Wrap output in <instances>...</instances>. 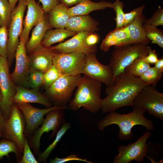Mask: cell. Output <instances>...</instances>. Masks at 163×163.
<instances>
[{
	"label": "cell",
	"mask_w": 163,
	"mask_h": 163,
	"mask_svg": "<svg viewBox=\"0 0 163 163\" xmlns=\"http://www.w3.org/2000/svg\"><path fill=\"white\" fill-rule=\"evenodd\" d=\"M147 85L139 77L121 73L113 79L105 90L107 96L102 99L101 110L105 113L125 106L133 107V100Z\"/></svg>",
	"instance_id": "6da1fadb"
},
{
	"label": "cell",
	"mask_w": 163,
	"mask_h": 163,
	"mask_svg": "<svg viewBox=\"0 0 163 163\" xmlns=\"http://www.w3.org/2000/svg\"><path fill=\"white\" fill-rule=\"evenodd\" d=\"M133 111L126 114H121L114 112H109L97 124L98 129L103 131L105 128L115 124L119 128L118 139L122 141L131 139L133 136L132 129L136 125H140L145 127L147 130L154 129L152 121L145 118L144 114L146 112L144 110L133 107Z\"/></svg>",
	"instance_id": "7a4b0ae2"
},
{
	"label": "cell",
	"mask_w": 163,
	"mask_h": 163,
	"mask_svg": "<svg viewBox=\"0 0 163 163\" xmlns=\"http://www.w3.org/2000/svg\"><path fill=\"white\" fill-rule=\"evenodd\" d=\"M102 83L86 76H80L74 97L69 103V109L77 111L81 107L95 113L101 110Z\"/></svg>",
	"instance_id": "3957f363"
},
{
	"label": "cell",
	"mask_w": 163,
	"mask_h": 163,
	"mask_svg": "<svg viewBox=\"0 0 163 163\" xmlns=\"http://www.w3.org/2000/svg\"><path fill=\"white\" fill-rule=\"evenodd\" d=\"M152 50L148 44L142 43L114 47L109 64L113 73V79L124 72L125 68L134 60L146 56Z\"/></svg>",
	"instance_id": "277c9868"
},
{
	"label": "cell",
	"mask_w": 163,
	"mask_h": 163,
	"mask_svg": "<svg viewBox=\"0 0 163 163\" xmlns=\"http://www.w3.org/2000/svg\"><path fill=\"white\" fill-rule=\"evenodd\" d=\"M80 75H62L46 88V95L53 106H66L76 87Z\"/></svg>",
	"instance_id": "5b68a950"
},
{
	"label": "cell",
	"mask_w": 163,
	"mask_h": 163,
	"mask_svg": "<svg viewBox=\"0 0 163 163\" xmlns=\"http://www.w3.org/2000/svg\"><path fill=\"white\" fill-rule=\"evenodd\" d=\"M27 7L26 0H19L17 6L12 10L8 30L7 61L9 67L14 59L16 50L20 43V37L23 29V19Z\"/></svg>",
	"instance_id": "8992f818"
},
{
	"label": "cell",
	"mask_w": 163,
	"mask_h": 163,
	"mask_svg": "<svg viewBox=\"0 0 163 163\" xmlns=\"http://www.w3.org/2000/svg\"><path fill=\"white\" fill-rule=\"evenodd\" d=\"M64 110L62 109H56L48 112L46 114V117L41 125L27 139L30 148L33 149L35 155L37 156L41 152L40 141L43 134L52 131L49 138H53L65 122Z\"/></svg>",
	"instance_id": "52a82bcc"
},
{
	"label": "cell",
	"mask_w": 163,
	"mask_h": 163,
	"mask_svg": "<svg viewBox=\"0 0 163 163\" xmlns=\"http://www.w3.org/2000/svg\"><path fill=\"white\" fill-rule=\"evenodd\" d=\"M133 107L143 109L157 118L163 120V94L155 87L145 86L134 98Z\"/></svg>",
	"instance_id": "ba28073f"
},
{
	"label": "cell",
	"mask_w": 163,
	"mask_h": 163,
	"mask_svg": "<svg viewBox=\"0 0 163 163\" xmlns=\"http://www.w3.org/2000/svg\"><path fill=\"white\" fill-rule=\"evenodd\" d=\"M9 68L7 58L0 56L1 109L6 120L10 116L14 104L12 99L16 92V85L10 77Z\"/></svg>",
	"instance_id": "9c48e42d"
},
{
	"label": "cell",
	"mask_w": 163,
	"mask_h": 163,
	"mask_svg": "<svg viewBox=\"0 0 163 163\" xmlns=\"http://www.w3.org/2000/svg\"><path fill=\"white\" fill-rule=\"evenodd\" d=\"M151 132L147 130L134 142L126 146L119 145L117 147L119 153L113 158L114 163H129L133 161L139 163L143 162L147 152V140Z\"/></svg>",
	"instance_id": "30bf717a"
},
{
	"label": "cell",
	"mask_w": 163,
	"mask_h": 163,
	"mask_svg": "<svg viewBox=\"0 0 163 163\" xmlns=\"http://www.w3.org/2000/svg\"><path fill=\"white\" fill-rule=\"evenodd\" d=\"M26 123L21 111L14 103L10 116L6 120L4 138L13 142L23 153L25 140L24 131Z\"/></svg>",
	"instance_id": "8fae6325"
},
{
	"label": "cell",
	"mask_w": 163,
	"mask_h": 163,
	"mask_svg": "<svg viewBox=\"0 0 163 163\" xmlns=\"http://www.w3.org/2000/svg\"><path fill=\"white\" fill-rule=\"evenodd\" d=\"M16 104L22 112L24 118L26 123L24 136L27 139L41 125L45 119L44 116L48 112L56 109H69L67 106H53L46 108L40 109L34 107L28 103Z\"/></svg>",
	"instance_id": "7c38bea8"
},
{
	"label": "cell",
	"mask_w": 163,
	"mask_h": 163,
	"mask_svg": "<svg viewBox=\"0 0 163 163\" xmlns=\"http://www.w3.org/2000/svg\"><path fill=\"white\" fill-rule=\"evenodd\" d=\"M85 58V54L80 52L56 53L53 64L62 75L76 76L82 73Z\"/></svg>",
	"instance_id": "4fadbf2b"
},
{
	"label": "cell",
	"mask_w": 163,
	"mask_h": 163,
	"mask_svg": "<svg viewBox=\"0 0 163 163\" xmlns=\"http://www.w3.org/2000/svg\"><path fill=\"white\" fill-rule=\"evenodd\" d=\"M26 43L24 37L20 35V43L15 54V69L13 72L10 74V75L16 85L27 88L29 87L28 78L30 69L29 56L27 55L25 49Z\"/></svg>",
	"instance_id": "5bb4252c"
},
{
	"label": "cell",
	"mask_w": 163,
	"mask_h": 163,
	"mask_svg": "<svg viewBox=\"0 0 163 163\" xmlns=\"http://www.w3.org/2000/svg\"><path fill=\"white\" fill-rule=\"evenodd\" d=\"M95 53H91L85 54V63L82 74L103 83L108 87L113 79L112 72L109 65H104L99 61Z\"/></svg>",
	"instance_id": "9a60e30c"
},
{
	"label": "cell",
	"mask_w": 163,
	"mask_h": 163,
	"mask_svg": "<svg viewBox=\"0 0 163 163\" xmlns=\"http://www.w3.org/2000/svg\"><path fill=\"white\" fill-rule=\"evenodd\" d=\"M90 32L85 31L77 33L71 39L50 48L56 53H66L80 52L85 54L96 53L97 51V46L90 47L85 42V39Z\"/></svg>",
	"instance_id": "2e32d148"
},
{
	"label": "cell",
	"mask_w": 163,
	"mask_h": 163,
	"mask_svg": "<svg viewBox=\"0 0 163 163\" xmlns=\"http://www.w3.org/2000/svg\"><path fill=\"white\" fill-rule=\"evenodd\" d=\"M56 53L50 47L41 45L29 56L30 69L39 70L44 73L53 65V58Z\"/></svg>",
	"instance_id": "e0dca14e"
},
{
	"label": "cell",
	"mask_w": 163,
	"mask_h": 163,
	"mask_svg": "<svg viewBox=\"0 0 163 163\" xmlns=\"http://www.w3.org/2000/svg\"><path fill=\"white\" fill-rule=\"evenodd\" d=\"M26 0L27 9L25 18L23 21L24 28L21 36L24 37L27 43L30 30L44 18L45 12L35 0Z\"/></svg>",
	"instance_id": "ac0fdd59"
},
{
	"label": "cell",
	"mask_w": 163,
	"mask_h": 163,
	"mask_svg": "<svg viewBox=\"0 0 163 163\" xmlns=\"http://www.w3.org/2000/svg\"><path fill=\"white\" fill-rule=\"evenodd\" d=\"M143 10L142 9L140 10L131 23L124 27L128 36V39L121 46L139 43L148 44L150 43V41L146 37L143 27L146 19L143 13Z\"/></svg>",
	"instance_id": "d6986e66"
},
{
	"label": "cell",
	"mask_w": 163,
	"mask_h": 163,
	"mask_svg": "<svg viewBox=\"0 0 163 163\" xmlns=\"http://www.w3.org/2000/svg\"><path fill=\"white\" fill-rule=\"evenodd\" d=\"M16 92L12 99L13 103L20 104L34 103L40 104L46 108L53 106L48 97L39 91L16 85Z\"/></svg>",
	"instance_id": "ffe728a7"
},
{
	"label": "cell",
	"mask_w": 163,
	"mask_h": 163,
	"mask_svg": "<svg viewBox=\"0 0 163 163\" xmlns=\"http://www.w3.org/2000/svg\"><path fill=\"white\" fill-rule=\"evenodd\" d=\"M99 23L88 15L70 17L65 27L68 30L76 33L98 31Z\"/></svg>",
	"instance_id": "44dd1931"
},
{
	"label": "cell",
	"mask_w": 163,
	"mask_h": 163,
	"mask_svg": "<svg viewBox=\"0 0 163 163\" xmlns=\"http://www.w3.org/2000/svg\"><path fill=\"white\" fill-rule=\"evenodd\" d=\"M112 3L106 1L94 2L91 0H82L78 4L69 8L68 12L70 17L77 15H87L92 11L103 10L108 8H112Z\"/></svg>",
	"instance_id": "7402d4cb"
},
{
	"label": "cell",
	"mask_w": 163,
	"mask_h": 163,
	"mask_svg": "<svg viewBox=\"0 0 163 163\" xmlns=\"http://www.w3.org/2000/svg\"><path fill=\"white\" fill-rule=\"evenodd\" d=\"M50 28L48 18L45 16L44 18L35 26L32 30L30 38L25 44L27 53L30 54L34 50L41 45V42L45 34Z\"/></svg>",
	"instance_id": "603a6c76"
},
{
	"label": "cell",
	"mask_w": 163,
	"mask_h": 163,
	"mask_svg": "<svg viewBox=\"0 0 163 163\" xmlns=\"http://www.w3.org/2000/svg\"><path fill=\"white\" fill-rule=\"evenodd\" d=\"M68 7L60 3L54 7L49 12L48 18L50 27L65 28L70 18Z\"/></svg>",
	"instance_id": "cb8c5ba5"
},
{
	"label": "cell",
	"mask_w": 163,
	"mask_h": 163,
	"mask_svg": "<svg viewBox=\"0 0 163 163\" xmlns=\"http://www.w3.org/2000/svg\"><path fill=\"white\" fill-rule=\"evenodd\" d=\"M128 39V36L124 27L112 30L106 36L101 45L100 49L105 52L108 51L110 48L123 45Z\"/></svg>",
	"instance_id": "d4e9b609"
},
{
	"label": "cell",
	"mask_w": 163,
	"mask_h": 163,
	"mask_svg": "<svg viewBox=\"0 0 163 163\" xmlns=\"http://www.w3.org/2000/svg\"><path fill=\"white\" fill-rule=\"evenodd\" d=\"M77 33L65 28L49 29L45 34L41 45L44 47H50L52 44L62 42L68 37L74 36Z\"/></svg>",
	"instance_id": "484cf974"
},
{
	"label": "cell",
	"mask_w": 163,
	"mask_h": 163,
	"mask_svg": "<svg viewBox=\"0 0 163 163\" xmlns=\"http://www.w3.org/2000/svg\"><path fill=\"white\" fill-rule=\"evenodd\" d=\"M71 128L70 123L68 122H65L57 132L56 137L53 142L42 152L38 155L37 159L40 162L46 163L50 155L55 148L66 131Z\"/></svg>",
	"instance_id": "4316f807"
},
{
	"label": "cell",
	"mask_w": 163,
	"mask_h": 163,
	"mask_svg": "<svg viewBox=\"0 0 163 163\" xmlns=\"http://www.w3.org/2000/svg\"><path fill=\"white\" fill-rule=\"evenodd\" d=\"M11 153L15 154L17 162L22 157V153L13 142L5 138L0 140V161L5 156L8 157Z\"/></svg>",
	"instance_id": "83f0119b"
},
{
	"label": "cell",
	"mask_w": 163,
	"mask_h": 163,
	"mask_svg": "<svg viewBox=\"0 0 163 163\" xmlns=\"http://www.w3.org/2000/svg\"><path fill=\"white\" fill-rule=\"evenodd\" d=\"M143 27L146 37L152 43L163 48V32L153 25L144 23Z\"/></svg>",
	"instance_id": "f1b7e54d"
},
{
	"label": "cell",
	"mask_w": 163,
	"mask_h": 163,
	"mask_svg": "<svg viewBox=\"0 0 163 163\" xmlns=\"http://www.w3.org/2000/svg\"><path fill=\"white\" fill-rule=\"evenodd\" d=\"M144 58H138L134 60L125 68V72L130 75L139 77L150 67V64L145 61Z\"/></svg>",
	"instance_id": "f546056e"
},
{
	"label": "cell",
	"mask_w": 163,
	"mask_h": 163,
	"mask_svg": "<svg viewBox=\"0 0 163 163\" xmlns=\"http://www.w3.org/2000/svg\"><path fill=\"white\" fill-rule=\"evenodd\" d=\"M163 72L155 67L150 66L139 77L147 85L155 87L162 78Z\"/></svg>",
	"instance_id": "4dcf8cb0"
},
{
	"label": "cell",
	"mask_w": 163,
	"mask_h": 163,
	"mask_svg": "<svg viewBox=\"0 0 163 163\" xmlns=\"http://www.w3.org/2000/svg\"><path fill=\"white\" fill-rule=\"evenodd\" d=\"M12 11L8 0H0V24L1 26L8 27Z\"/></svg>",
	"instance_id": "1f68e13d"
},
{
	"label": "cell",
	"mask_w": 163,
	"mask_h": 163,
	"mask_svg": "<svg viewBox=\"0 0 163 163\" xmlns=\"http://www.w3.org/2000/svg\"><path fill=\"white\" fill-rule=\"evenodd\" d=\"M28 83L32 89L39 91L40 87L44 84V73L39 70L30 69Z\"/></svg>",
	"instance_id": "d6a6232c"
},
{
	"label": "cell",
	"mask_w": 163,
	"mask_h": 163,
	"mask_svg": "<svg viewBox=\"0 0 163 163\" xmlns=\"http://www.w3.org/2000/svg\"><path fill=\"white\" fill-rule=\"evenodd\" d=\"M112 8L114 9L116 13V27L114 29H121L123 27L125 13L123 11L124 4L120 0H116L114 2L112 3Z\"/></svg>",
	"instance_id": "836d02e7"
},
{
	"label": "cell",
	"mask_w": 163,
	"mask_h": 163,
	"mask_svg": "<svg viewBox=\"0 0 163 163\" xmlns=\"http://www.w3.org/2000/svg\"><path fill=\"white\" fill-rule=\"evenodd\" d=\"M62 75L56 66L53 64L50 68L44 73V85L46 88H47Z\"/></svg>",
	"instance_id": "e575fe53"
},
{
	"label": "cell",
	"mask_w": 163,
	"mask_h": 163,
	"mask_svg": "<svg viewBox=\"0 0 163 163\" xmlns=\"http://www.w3.org/2000/svg\"><path fill=\"white\" fill-rule=\"evenodd\" d=\"M8 30L7 27L2 26L0 27V56L7 57Z\"/></svg>",
	"instance_id": "d590c367"
},
{
	"label": "cell",
	"mask_w": 163,
	"mask_h": 163,
	"mask_svg": "<svg viewBox=\"0 0 163 163\" xmlns=\"http://www.w3.org/2000/svg\"><path fill=\"white\" fill-rule=\"evenodd\" d=\"M17 163H38L32 153L29 145L27 139H26L22 157Z\"/></svg>",
	"instance_id": "8d00e7d4"
},
{
	"label": "cell",
	"mask_w": 163,
	"mask_h": 163,
	"mask_svg": "<svg viewBox=\"0 0 163 163\" xmlns=\"http://www.w3.org/2000/svg\"><path fill=\"white\" fill-rule=\"evenodd\" d=\"M144 23L157 27L163 25V9L160 7L154 12L152 16L145 19Z\"/></svg>",
	"instance_id": "74e56055"
},
{
	"label": "cell",
	"mask_w": 163,
	"mask_h": 163,
	"mask_svg": "<svg viewBox=\"0 0 163 163\" xmlns=\"http://www.w3.org/2000/svg\"><path fill=\"white\" fill-rule=\"evenodd\" d=\"M78 155L75 154H71L63 158H59L56 157L54 159H50V163H63L72 161H81L88 163H92L91 161L87 160L86 159H83L79 157Z\"/></svg>",
	"instance_id": "f35d334b"
},
{
	"label": "cell",
	"mask_w": 163,
	"mask_h": 163,
	"mask_svg": "<svg viewBox=\"0 0 163 163\" xmlns=\"http://www.w3.org/2000/svg\"><path fill=\"white\" fill-rule=\"evenodd\" d=\"M145 5H143L135 8L130 12L125 13L124 17L123 27L131 23L135 19L139 12L144 9Z\"/></svg>",
	"instance_id": "ab89813d"
},
{
	"label": "cell",
	"mask_w": 163,
	"mask_h": 163,
	"mask_svg": "<svg viewBox=\"0 0 163 163\" xmlns=\"http://www.w3.org/2000/svg\"><path fill=\"white\" fill-rule=\"evenodd\" d=\"M41 3L42 8L45 13L49 12L55 6L60 2L59 0H39Z\"/></svg>",
	"instance_id": "60d3db41"
},
{
	"label": "cell",
	"mask_w": 163,
	"mask_h": 163,
	"mask_svg": "<svg viewBox=\"0 0 163 163\" xmlns=\"http://www.w3.org/2000/svg\"><path fill=\"white\" fill-rule=\"evenodd\" d=\"M98 35L94 33L90 32L86 36L85 42L86 45L90 47L95 46L99 40Z\"/></svg>",
	"instance_id": "b9f144b4"
},
{
	"label": "cell",
	"mask_w": 163,
	"mask_h": 163,
	"mask_svg": "<svg viewBox=\"0 0 163 163\" xmlns=\"http://www.w3.org/2000/svg\"><path fill=\"white\" fill-rule=\"evenodd\" d=\"M147 62L150 64H155L158 60V55L155 50H152L148 55L143 58Z\"/></svg>",
	"instance_id": "7bdbcfd3"
},
{
	"label": "cell",
	"mask_w": 163,
	"mask_h": 163,
	"mask_svg": "<svg viewBox=\"0 0 163 163\" xmlns=\"http://www.w3.org/2000/svg\"><path fill=\"white\" fill-rule=\"evenodd\" d=\"M6 120L0 108V139L5 138Z\"/></svg>",
	"instance_id": "ee69618b"
},
{
	"label": "cell",
	"mask_w": 163,
	"mask_h": 163,
	"mask_svg": "<svg viewBox=\"0 0 163 163\" xmlns=\"http://www.w3.org/2000/svg\"><path fill=\"white\" fill-rule=\"evenodd\" d=\"M60 3H63L68 7L76 5L82 0H59Z\"/></svg>",
	"instance_id": "f6af8a7d"
},
{
	"label": "cell",
	"mask_w": 163,
	"mask_h": 163,
	"mask_svg": "<svg viewBox=\"0 0 163 163\" xmlns=\"http://www.w3.org/2000/svg\"><path fill=\"white\" fill-rule=\"evenodd\" d=\"M155 67L158 70L163 72V58L158 59L155 64Z\"/></svg>",
	"instance_id": "bcb514c9"
},
{
	"label": "cell",
	"mask_w": 163,
	"mask_h": 163,
	"mask_svg": "<svg viewBox=\"0 0 163 163\" xmlns=\"http://www.w3.org/2000/svg\"><path fill=\"white\" fill-rule=\"evenodd\" d=\"M19 0H8L12 10H13L15 8L17 3Z\"/></svg>",
	"instance_id": "7dc6e473"
},
{
	"label": "cell",
	"mask_w": 163,
	"mask_h": 163,
	"mask_svg": "<svg viewBox=\"0 0 163 163\" xmlns=\"http://www.w3.org/2000/svg\"><path fill=\"white\" fill-rule=\"evenodd\" d=\"M2 102V96L0 92V108H1V105Z\"/></svg>",
	"instance_id": "c3c4849f"
},
{
	"label": "cell",
	"mask_w": 163,
	"mask_h": 163,
	"mask_svg": "<svg viewBox=\"0 0 163 163\" xmlns=\"http://www.w3.org/2000/svg\"><path fill=\"white\" fill-rule=\"evenodd\" d=\"M1 25H0V27H1Z\"/></svg>",
	"instance_id": "681fc988"
}]
</instances>
